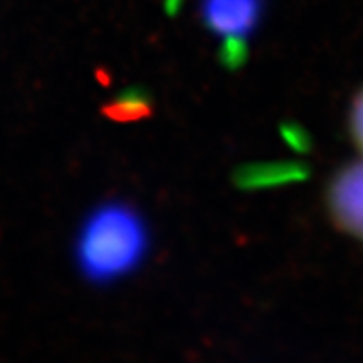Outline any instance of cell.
Listing matches in <instances>:
<instances>
[{"label":"cell","mask_w":363,"mask_h":363,"mask_svg":"<svg viewBox=\"0 0 363 363\" xmlns=\"http://www.w3.org/2000/svg\"><path fill=\"white\" fill-rule=\"evenodd\" d=\"M328 208L340 229L363 240V162L345 167L331 180Z\"/></svg>","instance_id":"3"},{"label":"cell","mask_w":363,"mask_h":363,"mask_svg":"<svg viewBox=\"0 0 363 363\" xmlns=\"http://www.w3.org/2000/svg\"><path fill=\"white\" fill-rule=\"evenodd\" d=\"M262 16V0H203L202 17L207 29L220 40V57L227 67H239L247 43Z\"/></svg>","instance_id":"2"},{"label":"cell","mask_w":363,"mask_h":363,"mask_svg":"<svg viewBox=\"0 0 363 363\" xmlns=\"http://www.w3.org/2000/svg\"><path fill=\"white\" fill-rule=\"evenodd\" d=\"M350 128L353 140H355L358 147L363 150V89L358 93L352 106L350 115Z\"/></svg>","instance_id":"5"},{"label":"cell","mask_w":363,"mask_h":363,"mask_svg":"<svg viewBox=\"0 0 363 363\" xmlns=\"http://www.w3.org/2000/svg\"><path fill=\"white\" fill-rule=\"evenodd\" d=\"M147 246V225L133 208L120 203L103 207L81 234V266L91 278H116L143 259Z\"/></svg>","instance_id":"1"},{"label":"cell","mask_w":363,"mask_h":363,"mask_svg":"<svg viewBox=\"0 0 363 363\" xmlns=\"http://www.w3.org/2000/svg\"><path fill=\"white\" fill-rule=\"evenodd\" d=\"M305 174L306 170L294 163H283V165L272 163V165L247 167V169L240 170L238 180L240 187H261V185H272L299 179V177H305Z\"/></svg>","instance_id":"4"}]
</instances>
